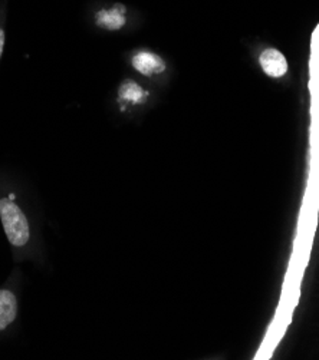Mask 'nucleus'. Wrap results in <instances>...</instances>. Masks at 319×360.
<instances>
[{
	"label": "nucleus",
	"mask_w": 319,
	"mask_h": 360,
	"mask_svg": "<svg viewBox=\"0 0 319 360\" xmlns=\"http://www.w3.org/2000/svg\"><path fill=\"white\" fill-rule=\"evenodd\" d=\"M0 218H2L6 237L12 245L23 247L28 244L31 238L29 223L22 210L10 199L0 200Z\"/></svg>",
	"instance_id": "obj_1"
},
{
	"label": "nucleus",
	"mask_w": 319,
	"mask_h": 360,
	"mask_svg": "<svg viewBox=\"0 0 319 360\" xmlns=\"http://www.w3.org/2000/svg\"><path fill=\"white\" fill-rule=\"evenodd\" d=\"M259 64H260L263 72L272 78H282L288 72L286 58L279 50H276L274 48L266 49L260 53Z\"/></svg>",
	"instance_id": "obj_2"
},
{
	"label": "nucleus",
	"mask_w": 319,
	"mask_h": 360,
	"mask_svg": "<svg viewBox=\"0 0 319 360\" xmlns=\"http://www.w3.org/2000/svg\"><path fill=\"white\" fill-rule=\"evenodd\" d=\"M132 66H134L141 75H146V76L158 75L166 69L164 61L160 58L158 55L148 50L139 52L136 57L132 58Z\"/></svg>",
	"instance_id": "obj_3"
},
{
	"label": "nucleus",
	"mask_w": 319,
	"mask_h": 360,
	"mask_svg": "<svg viewBox=\"0 0 319 360\" xmlns=\"http://www.w3.org/2000/svg\"><path fill=\"white\" fill-rule=\"evenodd\" d=\"M125 22V8L121 5H115L111 9H104L97 13V24L106 31H120Z\"/></svg>",
	"instance_id": "obj_4"
},
{
	"label": "nucleus",
	"mask_w": 319,
	"mask_h": 360,
	"mask_svg": "<svg viewBox=\"0 0 319 360\" xmlns=\"http://www.w3.org/2000/svg\"><path fill=\"white\" fill-rule=\"evenodd\" d=\"M17 315V301L12 291L0 290V331L15 322Z\"/></svg>",
	"instance_id": "obj_5"
},
{
	"label": "nucleus",
	"mask_w": 319,
	"mask_h": 360,
	"mask_svg": "<svg viewBox=\"0 0 319 360\" xmlns=\"http://www.w3.org/2000/svg\"><path fill=\"white\" fill-rule=\"evenodd\" d=\"M120 99L125 101L128 103H140L146 99L147 92L139 85L136 82L127 80L120 88Z\"/></svg>",
	"instance_id": "obj_6"
},
{
	"label": "nucleus",
	"mask_w": 319,
	"mask_h": 360,
	"mask_svg": "<svg viewBox=\"0 0 319 360\" xmlns=\"http://www.w3.org/2000/svg\"><path fill=\"white\" fill-rule=\"evenodd\" d=\"M3 48H5V32H3L2 27H0V58H2Z\"/></svg>",
	"instance_id": "obj_7"
}]
</instances>
